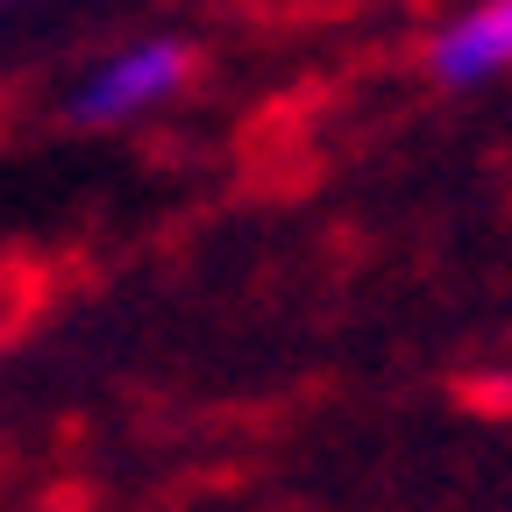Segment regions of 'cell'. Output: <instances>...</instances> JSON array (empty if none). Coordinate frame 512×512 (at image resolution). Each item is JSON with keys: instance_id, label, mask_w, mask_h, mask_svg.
Returning a JSON list of instances; mask_svg holds the SVG:
<instances>
[{"instance_id": "obj_1", "label": "cell", "mask_w": 512, "mask_h": 512, "mask_svg": "<svg viewBox=\"0 0 512 512\" xmlns=\"http://www.w3.org/2000/svg\"><path fill=\"white\" fill-rule=\"evenodd\" d=\"M185 72H192V50H185V43H136V50H121L114 64H100V72L72 93V121L107 128V121H121V114H143L150 100L178 93Z\"/></svg>"}, {"instance_id": "obj_2", "label": "cell", "mask_w": 512, "mask_h": 512, "mask_svg": "<svg viewBox=\"0 0 512 512\" xmlns=\"http://www.w3.org/2000/svg\"><path fill=\"white\" fill-rule=\"evenodd\" d=\"M512 64V0H484L463 22L434 36V79L441 86H484L491 72Z\"/></svg>"}]
</instances>
